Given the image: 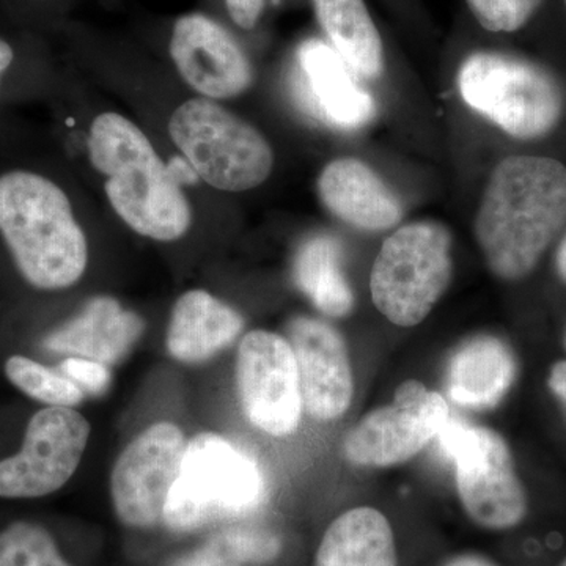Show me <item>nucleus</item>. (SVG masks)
I'll list each match as a JSON object with an SVG mask.
<instances>
[{
  "label": "nucleus",
  "instance_id": "27",
  "mask_svg": "<svg viewBox=\"0 0 566 566\" xmlns=\"http://www.w3.org/2000/svg\"><path fill=\"white\" fill-rule=\"evenodd\" d=\"M59 371L92 395L103 394L111 385L109 367L84 357H69L59 365Z\"/></svg>",
  "mask_w": 566,
  "mask_h": 566
},
{
  "label": "nucleus",
  "instance_id": "31",
  "mask_svg": "<svg viewBox=\"0 0 566 566\" xmlns=\"http://www.w3.org/2000/svg\"><path fill=\"white\" fill-rule=\"evenodd\" d=\"M444 566H495L491 564L490 560H486L485 557L480 556H471V554H465V556H458L452 558V560L447 562Z\"/></svg>",
  "mask_w": 566,
  "mask_h": 566
},
{
  "label": "nucleus",
  "instance_id": "29",
  "mask_svg": "<svg viewBox=\"0 0 566 566\" xmlns=\"http://www.w3.org/2000/svg\"><path fill=\"white\" fill-rule=\"evenodd\" d=\"M170 566H238V564L229 560V558L219 556L210 547L203 546L202 549L196 551V553L178 558Z\"/></svg>",
  "mask_w": 566,
  "mask_h": 566
},
{
  "label": "nucleus",
  "instance_id": "32",
  "mask_svg": "<svg viewBox=\"0 0 566 566\" xmlns=\"http://www.w3.org/2000/svg\"><path fill=\"white\" fill-rule=\"evenodd\" d=\"M13 59V48L6 40L0 39V80H2L3 73L10 69Z\"/></svg>",
  "mask_w": 566,
  "mask_h": 566
},
{
  "label": "nucleus",
  "instance_id": "4",
  "mask_svg": "<svg viewBox=\"0 0 566 566\" xmlns=\"http://www.w3.org/2000/svg\"><path fill=\"white\" fill-rule=\"evenodd\" d=\"M259 465L218 433L189 439L180 474L164 509L170 531L192 532L251 513L264 499Z\"/></svg>",
  "mask_w": 566,
  "mask_h": 566
},
{
  "label": "nucleus",
  "instance_id": "28",
  "mask_svg": "<svg viewBox=\"0 0 566 566\" xmlns=\"http://www.w3.org/2000/svg\"><path fill=\"white\" fill-rule=\"evenodd\" d=\"M226 3L234 24L244 31L255 28L264 7V0H226Z\"/></svg>",
  "mask_w": 566,
  "mask_h": 566
},
{
  "label": "nucleus",
  "instance_id": "9",
  "mask_svg": "<svg viewBox=\"0 0 566 566\" xmlns=\"http://www.w3.org/2000/svg\"><path fill=\"white\" fill-rule=\"evenodd\" d=\"M91 430L74 408L40 409L29 420L20 452L0 461V497L36 499L61 490L80 468Z\"/></svg>",
  "mask_w": 566,
  "mask_h": 566
},
{
  "label": "nucleus",
  "instance_id": "30",
  "mask_svg": "<svg viewBox=\"0 0 566 566\" xmlns=\"http://www.w3.org/2000/svg\"><path fill=\"white\" fill-rule=\"evenodd\" d=\"M547 385H549V389L560 400V403L564 405L566 411V360L554 364V367L551 368Z\"/></svg>",
  "mask_w": 566,
  "mask_h": 566
},
{
  "label": "nucleus",
  "instance_id": "16",
  "mask_svg": "<svg viewBox=\"0 0 566 566\" xmlns=\"http://www.w3.org/2000/svg\"><path fill=\"white\" fill-rule=\"evenodd\" d=\"M319 199L354 229L382 232L401 221L400 200L370 166L356 158L327 164L318 178Z\"/></svg>",
  "mask_w": 566,
  "mask_h": 566
},
{
  "label": "nucleus",
  "instance_id": "26",
  "mask_svg": "<svg viewBox=\"0 0 566 566\" xmlns=\"http://www.w3.org/2000/svg\"><path fill=\"white\" fill-rule=\"evenodd\" d=\"M475 20L488 32H516L523 29L542 0H468Z\"/></svg>",
  "mask_w": 566,
  "mask_h": 566
},
{
  "label": "nucleus",
  "instance_id": "34",
  "mask_svg": "<svg viewBox=\"0 0 566 566\" xmlns=\"http://www.w3.org/2000/svg\"><path fill=\"white\" fill-rule=\"evenodd\" d=\"M558 566H566V557L564 558V560H562V564Z\"/></svg>",
  "mask_w": 566,
  "mask_h": 566
},
{
  "label": "nucleus",
  "instance_id": "7",
  "mask_svg": "<svg viewBox=\"0 0 566 566\" xmlns=\"http://www.w3.org/2000/svg\"><path fill=\"white\" fill-rule=\"evenodd\" d=\"M458 87L471 109L516 139L546 136L564 111L560 88L549 74L495 52H476L465 59Z\"/></svg>",
  "mask_w": 566,
  "mask_h": 566
},
{
  "label": "nucleus",
  "instance_id": "10",
  "mask_svg": "<svg viewBox=\"0 0 566 566\" xmlns=\"http://www.w3.org/2000/svg\"><path fill=\"white\" fill-rule=\"evenodd\" d=\"M449 417L441 395L409 379L398 387L392 405L375 409L349 431L345 457L367 468L405 463L438 438Z\"/></svg>",
  "mask_w": 566,
  "mask_h": 566
},
{
  "label": "nucleus",
  "instance_id": "17",
  "mask_svg": "<svg viewBox=\"0 0 566 566\" xmlns=\"http://www.w3.org/2000/svg\"><path fill=\"white\" fill-rule=\"evenodd\" d=\"M144 333L139 315L109 296L93 297L76 318L44 338L50 352L84 357L104 365L122 360Z\"/></svg>",
  "mask_w": 566,
  "mask_h": 566
},
{
  "label": "nucleus",
  "instance_id": "6",
  "mask_svg": "<svg viewBox=\"0 0 566 566\" xmlns=\"http://www.w3.org/2000/svg\"><path fill=\"white\" fill-rule=\"evenodd\" d=\"M169 133L196 174L219 191H251L273 170L263 134L210 99L182 103L170 117Z\"/></svg>",
  "mask_w": 566,
  "mask_h": 566
},
{
  "label": "nucleus",
  "instance_id": "3",
  "mask_svg": "<svg viewBox=\"0 0 566 566\" xmlns=\"http://www.w3.org/2000/svg\"><path fill=\"white\" fill-rule=\"evenodd\" d=\"M0 234L35 289H70L87 270V240L69 197L39 174L14 170L0 177Z\"/></svg>",
  "mask_w": 566,
  "mask_h": 566
},
{
  "label": "nucleus",
  "instance_id": "18",
  "mask_svg": "<svg viewBox=\"0 0 566 566\" xmlns=\"http://www.w3.org/2000/svg\"><path fill=\"white\" fill-rule=\"evenodd\" d=\"M516 375L512 348L493 335H476L453 353L447 370V390L458 406L491 409L504 400Z\"/></svg>",
  "mask_w": 566,
  "mask_h": 566
},
{
  "label": "nucleus",
  "instance_id": "12",
  "mask_svg": "<svg viewBox=\"0 0 566 566\" xmlns=\"http://www.w3.org/2000/svg\"><path fill=\"white\" fill-rule=\"evenodd\" d=\"M186 446L180 427L158 422L145 428L123 450L112 469L111 497L125 526L150 527L163 521Z\"/></svg>",
  "mask_w": 566,
  "mask_h": 566
},
{
  "label": "nucleus",
  "instance_id": "8",
  "mask_svg": "<svg viewBox=\"0 0 566 566\" xmlns=\"http://www.w3.org/2000/svg\"><path fill=\"white\" fill-rule=\"evenodd\" d=\"M438 439L455 463L458 494L476 524L504 531L523 523L527 495L501 434L449 417Z\"/></svg>",
  "mask_w": 566,
  "mask_h": 566
},
{
  "label": "nucleus",
  "instance_id": "33",
  "mask_svg": "<svg viewBox=\"0 0 566 566\" xmlns=\"http://www.w3.org/2000/svg\"><path fill=\"white\" fill-rule=\"evenodd\" d=\"M556 268L562 281L566 282V237L557 249Z\"/></svg>",
  "mask_w": 566,
  "mask_h": 566
},
{
  "label": "nucleus",
  "instance_id": "2",
  "mask_svg": "<svg viewBox=\"0 0 566 566\" xmlns=\"http://www.w3.org/2000/svg\"><path fill=\"white\" fill-rule=\"evenodd\" d=\"M88 155L106 177L107 199L129 229L150 240H180L191 227V205L139 126L115 112L98 115Z\"/></svg>",
  "mask_w": 566,
  "mask_h": 566
},
{
  "label": "nucleus",
  "instance_id": "19",
  "mask_svg": "<svg viewBox=\"0 0 566 566\" xmlns=\"http://www.w3.org/2000/svg\"><path fill=\"white\" fill-rule=\"evenodd\" d=\"M243 327V316L229 304L203 290H192L175 304L167 349L180 363H205L232 345Z\"/></svg>",
  "mask_w": 566,
  "mask_h": 566
},
{
  "label": "nucleus",
  "instance_id": "15",
  "mask_svg": "<svg viewBox=\"0 0 566 566\" xmlns=\"http://www.w3.org/2000/svg\"><path fill=\"white\" fill-rule=\"evenodd\" d=\"M305 411L314 419L335 420L353 400L348 349L342 335L322 319L297 316L289 326Z\"/></svg>",
  "mask_w": 566,
  "mask_h": 566
},
{
  "label": "nucleus",
  "instance_id": "35",
  "mask_svg": "<svg viewBox=\"0 0 566 566\" xmlns=\"http://www.w3.org/2000/svg\"><path fill=\"white\" fill-rule=\"evenodd\" d=\"M565 349H566V335H565Z\"/></svg>",
  "mask_w": 566,
  "mask_h": 566
},
{
  "label": "nucleus",
  "instance_id": "5",
  "mask_svg": "<svg viewBox=\"0 0 566 566\" xmlns=\"http://www.w3.org/2000/svg\"><path fill=\"white\" fill-rule=\"evenodd\" d=\"M452 237L442 223L415 222L390 234L371 270V300L395 326L422 323L452 281Z\"/></svg>",
  "mask_w": 566,
  "mask_h": 566
},
{
  "label": "nucleus",
  "instance_id": "13",
  "mask_svg": "<svg viewBox=\"0 0 566 566\" xmlns=\"http://www.w3.org/2000/svg\"><path fill=\"white\" fill-rule=\"evenodd\" d=\"M354 74L333 46L304 41L292 71L294 99L304 114L331 128H363L374 120L376 104Z\"/></svg>",
  "mask_w": 566,
  "mask_h": 566
},
{
  "label": "nucleus",
  "instance_id": "20",
  "mask_svg": "<svg viewBox=\"0 0 566 566\" xmlns=\"http://www.w3.org/2000/svg\"><path fill=\"white\" fill-rule=\"evenodd\" d=\"M315 566H398L389 521L370 506L338 516L323 536Z\"/></svg>",
  "mask_w": 566,
  "mask_h": 566
},
{
  "label": "nucleus",
  "instance_id": "25",
  "mask_svg": "<svg viewBox=\"0 0 566 566\" xmlns=\"http://www.w3.org/2000/svg\"><path fill=\"white\" fill-rule=\"evenodd\" d=\"M205 546L234 564L268 562L277 556L281 551L277 536L270 532L253 531V528H230L212 536Z\"/></svg>",
  "mask_w": 566,
  "mask_h": 566
},
{
  "label": "nucleus",
  "instance_id": "1",
  "mask_svg": "<svg viewBox=\"0 0 566 566\" xmlns=\"http://www.w3.org/2000/svg\"><path fill=\"white\" fill-rule=\"evenodd\" d=\"M566 223V167L542 156H510L495 166L475 218L490 270L520 281L535 270Z\"/></svg>",
  "mask_w": 566,
  "mask_h": 566
},
{
  "label": "nucleus",
  "instance_id": "21",
  "mask_svg": "<svg viewBox=\"0 0 566 566\" xmlns=\"http://www.w3.org/2000/svg\"><path fill=\"white\" fill-rule=\"evenodd\" d=\"M312 2L324 33L346 65L365 80H376L385 69V51L364 0Z\"/></svg>",
  "mask_w": 566,
  "mask_h": 566
},
{
  "label": "nucleus",
  "instance_id": "22",
  "mask_svg": "<svg viewBox=\"0 0 566 566\" xmlns=\"http://www.w3.org/2000/svg\"><path fill=\"white\" fill-rule=\"evenodd\" d=\"M342 245L333 237L318 234L301 244L293 264V277L301 292L324 315L345 316L353 311L354 294L342 264Z\"/></svg>",
  "mask_w": 566,
  "mask_h": 566
},
{
  "label": "nucleus",
  "instance_id": "14",
  "mask_svg": "<svg viewBox=\"0 0 566 566\" xmlns=\"http://www.w3.org/2000/svg\"><path fill=\"white\" fill-rule=\"evenodd\" d=\"M170 55L182 80L205 98H233L252 85L253 69L243 48L205 14H186L175 22Z\"/></svg>",
  "mask_w": 566,
  "mask_h": 566
},
{
  "label": "nucleus",
  "instance_id": "23",
  "mask_svg": "<svg viewBox=\"0 0 566 566\" xmlns=\"http://www.w3.org/2000/svg\"><path fill=\"white\" fill-rule=\"evenodd\" d=\"M6 375L22 394L48 406L74 408L85 397L84 390L61 371L51 370L20 354L7 359Z\"/></svg>",
  "mask_w": 566,
  "mask_h": 566
},
{
  "label": "nucleus",
  "instance_id": "24",
  "mask_svg": "<svg viewBox=\"0 0 566 566\" xmlns=\"http://www.w3.org/2000/svg\"><path fill=\"white\" fill-rule=\"evenodd\" d=\"M0 566H71L46 528L17 521L0 531Z\"/></svg>",
  "mask_w": 566,
  "mask_h": 566
},
{
  "label": "nucleus",
  "instance_id": "11",
  "mask_svg": "<svg viewBox=\"0 0 566 566\" xmlns=\"http://www.w3.org/2000/svg\"><path fill=\"white\" fill-rule=\"evenodd\" d=\"M238 397L253 427L271 436H289L303 415L300 374L292 345L282 335L252 331L238 348Z\"/></svg>",
  "mask_w": 566,
  "mask_h": 566
},
{
  "label": "nucleus",
  "instance_id": "36",
  "mask_svg": "<svg viewBox=\"0 0 566 566\" xmlns=\"http://www.w3.org/2000/svg\"><path fill=\"white\" fill-rule=\"evenodd\" d=\"M564 3H565V9H566V0H564Z\"/></svg>",
  "mask_w": 566,
  "mask_h": 566
}]
</instances>
